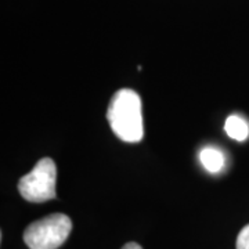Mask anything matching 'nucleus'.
Masks as SVG:
<instances>
[{
  "mask_svg": "<svg viewBox=\"0 0 249 249\" xmlns=\"http://www.w3.org/2000/svg\"><path fill=\"white\" fill-rule=\"evenodd\" d=\"M108 124L118 139L137 142L142 139L140 96L132 89H121L111 98L107 111Z\"/></svg>",
  "mask_w": 249,
  "mask_h": 249,
  "instance_id": "nucleus-1",
  "label": "nucleus"
},
{
  "mask_svg": "<svg viewBox=\"0 0 249 249\" xmlns=\"http://www.w3.org/2000/svg\"><path fill=\"white\" fill-rule=\"evenodd\" d=\"M72 231V220L62 213H53L31 223L24 231V242L29 249H57Z\"/></svg>",
  "mask_w": 249,
  "mask_h": 249,
  "instance_id": "nucleus-2",
  "label": "nucleus"
},
{
  "mask_svg": "<svg viewBox=\"0 0 249 249\" xmlns=\"http://www.w3.org/2000/svg\"><path fill=\"white\" fill-rule=\"evenodd\" d=\"M57 169L52 158H43L18 181V191L29 202H46L55 198Z\"/></svg>",
  "mask_w": 249,
  "mask_h": 249,
  "instance_id": "nucleus-3",
  "label": "nucleus"
},
{
  "mask_svg": "<svg viewBox=\"0 0 249 249\" xmlns=\"http://www.w3.org/2000/svg\"><path fill=\"white\" fill-rule=\"evenodd\" d=\"M224 130L230 139L237 142H245L249 137L248 124L238 115H231L226 119Z\"/></svg>",
  "mask_w": 249,
  "mask_h": 249,
  "instance_id": "nucleus-4",
  "label": "nucleus"
},
{
  "mask_svg": "<svg viewBox=\"0 0 249 249\" xmlns=\"http://www.w3.org/2000/svg\"><path fill=\"white\" fill-rule=\"evenodd\" d=\"M199 160H201V163L204 165L205 169L211 173H217L224 166L223 154L213 147H205L199 154Z\"/></svg>",
  "mask_w": 249,
  "mask_h": 249,
  "instance_id": "nucleus-5",
  "label": "nucleus"
},
{
  "mask_svg": "<svg viewBox=\"0 0 249 249\" xmlns=\"http://www.w3.org/2000/svg\"><path fill=\"white\" fill-rule=\"evenodd\" d=\"M237 249H249V224L241 230L237 237Z\"/></svg>",
  "mask_w": 249,
  "mask_h": 249,
  "instance_id": "nucleus-6",
  "label": "nucleus"
},
{
  "mask_svg": "<svg viewBox=\"0 0 249 249\" xmlns=\"http://www.w3.org/2000/svg\"><path fill=\"white\" fill-rule=\"evenodd\" d=\"M122 249H142L139 244H136V242H127V244H124V248Z\"/></svg>",
  "mask_w": 249,
  "mask_h": 249,
  "instance_id": "nucleus-7",
  "label": "nucleus"
}]
</instances>
